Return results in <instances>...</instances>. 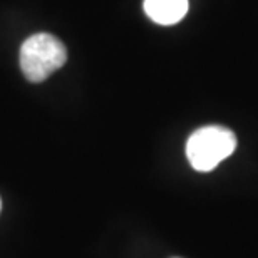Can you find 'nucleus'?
Segmentation results:
<instances>
[{
	"instance_id": "obj_1",
	"label": "nucleus",
	"mask_w": 258,
	"mask_h": 258,
	"mask_svg": "<svg viewBox=\"0 0 258 258\" xmlns=\"http://www.w3.org/2000/svg\"><path fill=\"white\" fill-rule=\"evenodd\" d=\"M236 148V136L228 127L205 126L188 138L186 156L189 164L201 173H208L231 156Z\"/></svg>"
},
{
	"instance_id": "obj_2",
	"label": "nucleus",
	"mask_w": 258,
	"mask_h": 258,
	"mask_svg": "<svg viewBox=\"0 0 258 258\" xmlns=\"http://www.w3.org/2000/svg\"><path fill=\"white\" fill-rule=\"evenodd\" d=\"M20 69L30 82H42L67 60L66 45L50 34H35L20 47Z\"/></svg>"
},
{
	"instance_id": "obj_3",
	"label": "nucleus",
	"mask_w": 258,
	"mask_h": 258,
	"mask_svg": "<svg viewBox=\"0 0 258 258\" xmlns=\"http://www.w3.org/2000/svg\"><path fill=\"white\" fill-rule=\"evenodd\" d=\"M188 0H144V12L159 25L178 24L188 12Z\"/></svg>"
},
{
	"instance_id": "obj_4",
	"label": "nucleus",
	"mask_w": 258,
	"mask_h": 258,
	"mask_svg": "<svg viewBox=\"0 0 258 258\" xmlns=\"http://www.w3.org/2000/svg\"><path fill=\"white\" fill-rule=\"evenodd\" d=\"M0 211H2V201H0Z\"/></svg>"
}]
</instances>
